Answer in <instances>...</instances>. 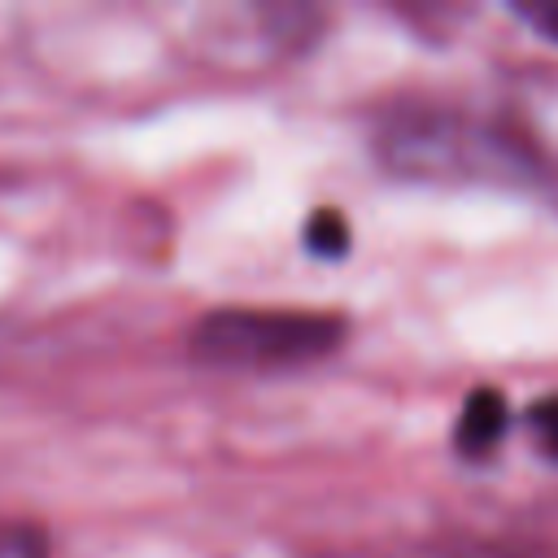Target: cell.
Returning a JSON list of instances; mask_svg holds the SVG:
<instances>
[{"instance_id":"cell-1","label":"cell","mask_w":558,"mask_h":558,"mask_svg":"<svg viewBox=\"0 0 558 558\" xmlns=\"http://www.w3.org/2000/svg\"><path fill=\"white\" fill-rule=\"evenodd\" d=\"M375 157L392 174L423 183L536 187L549 179V166L527 135L458 109L392 113L375 131Z\"/></svg>"},{"instance_id":"cell-2","label":"cell","mask_w":558,"mask_h":558,"mask_svg":"<svg viewBox=\"0 0 558 558\" xmlns=\"http://www.w3.org/2000/svg\"><path fill=\"white\" fill-rule=\"evenodd\" d=\"M344 336L349 323L331 310L231 305L209 310L192 327L187 353L214 371H296L331 357Z\"/></svg>"},{"instance_id":"cell-3","label":"cell","mask_w":558,"mask_h":558,"mask_svg":"<svg viewBox=\"0 0 558 558\" xmlns=\"http://www.w3.org/2000/svg\"><path fill=\"white\" fill-rule=\"evenodd\" d=\"M510 432V401L497 392V388H475L462 410H458V423H453V449L462 458H488L501 436Z\"/></svg>"},{"instance_id":"cell-4","label":"cell","mask_w":558,"mask_h":558,"mask_svg":"<svg viewBox=\"0 0 558 558\" xmlns=\"http://www.w3.org/2000/svg\"><path fill=\"white\" fill-rule=\"evenodd\" d=\"M405 558H558V545L527 536H436L414 545Z\"/></svg>"},{"instance_id":"cell-5","label":"cell","mask_w":558,"mask_h":558,"mask_svg":"<svg viewBox=\"0 0 558 558\" xmlns=\"http://www.w3.org/2000/svg\"><path fill=\"white\" fill-rule=\"evenodd\" d=\"M305 248L318 257H340L349 248V222L336 209H314L305 222Z\"/></svg>"},{"instance_id":"cell-6","label":"cell","mask_w":558,"mask_h":558,"mask_svg":"<svg viewBox=\"0 0 558 558\" xmlns=\"http://www.w3.org/2000/svg\"><path fill=\"white\" fill-rule=\"evenodd\" d=\"M0 558H52V549L35 523L0 519Z\"/></svg>"},{"instance_id":"cell-7","label":"cell","mask_w":558,"mask_h":558,"mask_svg":"<svg viewBox=\"0 0 558 558\" xmlns=\"http://www.w3.org/2000/svg\"><path fill=\"white\" fill-rule=\"evenodd\" d=\"M527 427H532V440L545 458L558 462V397H545L527 410Z\"/></svg>"},{"instance_id":"cell-8","label":"cell","mask_w":558,"mask_h":558,"mask_svg":"<svg viewBox=\"0 0 558 558\" xmlns=\"http://www.w3.org/2000/svg\"><path fill=\"white\" fill-rule=\"evenodd\" d=\"M510 9H514V17L527 22L536 35H545V39L558 44V0H514Z\"/></svg>"}]
</instances>
